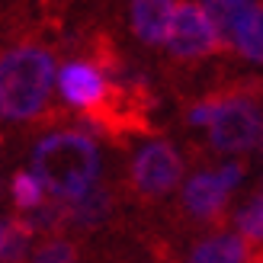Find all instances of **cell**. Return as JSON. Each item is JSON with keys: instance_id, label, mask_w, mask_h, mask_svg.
<instances>
[{"instance_id": "cell-15", "label": "cell", "mask_w": 263, "mask_h": 263, "mask_svg": "<svg viewBox=\"0 0 263 263\" xmlns=\"http://www.w3.org/2000/svg\"><path fill=\"white\" fill-rule=\"evenodd\" d=\"M29 263H81V254H77L74 241L55 234V238H42L32 247Z\"/></svg>"}, {"instance_id": "cell-11", "label": "cell", "mask_w": 263, "mask_h": 263, "mask_svg": "<svg viewBox=\"0 0 263 263\" xmlns=\"http://www.w3.org/2000/svg\"><path fill=\"white\" fill-rule=\"evenodd\" d=\"M35 231L23 215L0 212V263H29Z\"/></svg>"}, {"instance_id": "cell-14", "label": "cell", "mask_w": 263, "mask_h": 263, "mask_svg": "<svg viewBox=\"0 0 263 263\" xmlns=\"http://www.w3.org/2000/svg\"><path fill=\"white\" fill-rule=\"evenodd\" d=\"M234 221H238V234L247 241V251H263V193L254 196Z\"/></svg>"}, {"instance_id": "cell-3", "label": "cell", "mask_w": 263, "mask_h": 263, "mask_svg": "<svg viewBox=\"0 0 263 263\" xmlns=\"http://www.w3.org/2000/svg\"><path fill=\"white\" fill-rule=\"evenodd\" d=\"M55 97L64 109L84 119H100V112L112 106L119 97L116 87V64L109 58H68L58 64Z\"/></svg>"}, {"instance_id": "cell-4", "label": "cell", "mask_w": 263, "mask_h": 263, "mask_svg": "<svg viewBox=\"0 0 263 263\" xmlns=\"http://www.w3.org/2000/svg\"><path fill=\"white\" fill-rule=\"evenodd\" d=\"M212 97H215V116L209 122V144L221 154L251 151L263 132V119L254 97H247L244 90H228V93H212Z\"/></svg>"}, {"instance_id": "cell-12", "label": "cell", "mask_w": 263, "mask_h": 263, "mask_svg": "<svg viewBox=\"0 0 263 263\" xmlns=\"http://www.w3.org/2000/svg\"><path fill=\"white\" fill-rule=\"evenodd\" d=\"M186 263H247V241L231 231L212 234L193 247Z\"/></svg>"}, {"instance_id": "cell-9", "label": "cell", "mask_w": 263, "mask_h": 263, "mask_svg": "<svg viewBox=\"0 0 263 263\" xmlns=\"http://www.w3.org/2000/svg\"><path fill=\"white\" fill-rule=\"evenodd\" d=\"M109 215H112V193L103 183L87 190L81 199L68 202V228L90 231V228H100Z\"/></svg>"}, {"instance_id": "cell-18", "label": "cell", "mask_w": 263, "mask_h": 263, "mask_svg": "<svg viewBox=\"0 0 263 263\" xmlns=\"http://www.w3.org/2000/svg\"><path fill=\"white\" fill-rule=\"evenodd\" d=\"M199 4H209V0H199Z\"/></svg>"}, {"instance_id": "cell-19", "label": "cell", "mask_w": 263, "mask_h": 263, "mask_svg": "<svg viewBox=\"0 0 263 263\" xmlns=\"http://www.w3.org/2000/svg\"><path fill=\"white\" fill-rule=\"evenodd\" d=\"M0 186H4V183H0Z\"/></svg>"}, {"instance_id": "cell-5", "label": "cell", "mask_w": 263, "mask_h": 263, "mask_svg": "<svg viewBox=\"0 0 263 263\" xmlns=\"http://www.w3.org/2000/svg\"><path fill=\"white\" fill-rule=\"evenodd\" d=\"M164 48L177 61H202V58H212L218 51H225L228 45L218 32L212 13L205 10V4H199V0H180L174 23L167 29Z\"/></svg>"}, {"instance_id": "cell-1", "label": "cell", "mask_w": 263, "mask_h": 263, "mask_svg": "<svg viewBox=\"0 0 263 263\" xmlns=\"http://www.w3.org/2000/svg\"><path fill=\"white\" fill-rule=\"evenodd\" d=\"M58 58L42 42H13L0 48V122L32 125L55 100Z\"/></svg>"}, {"instance_id": "cell-13", "label": "cell", "mask_w": 263, "mask_h": 263, "mask_svg": "<svg viewBox=\"0 0 263 263\" xmlns=\"http://www.w3.org/2000/svg\"><path fill=\"white\" fill-rule=\"evenodd\" d=\"M205 10L212 13V20H215V26H218L221 39H225V45L231 48L234 35H238L244 26L257 16L260 4H257V0H209Z\"/></svg>"}, {"instance_id": "cell-6", "label": "cell", "mask_w": 263, "mask_h": 263, "mask_svg": "<svg viewBox=\"0 0 263 263\" xmlns=\"http://www.w3.org/2000/svg\"><path fill=\"white\" fill-rule=\"evenodd\" d=\"M180 180H183V157L170 141L151 138L132 154L128 183L141 199H161L180 186Z\"/></svg>"}, {"instance_id": "cell-8", "label": "cell", "mask_w": 263, "mask_h": 263, "mask_svg": "<svg viewBox=\"0 0 263 263\" xmlns=\"http://www.w3.org/2000/svg\"><path fill=\"white\" fill-rule=\"evenodd\" d=\"M180 0H128V26L141 45H164Z\"/></svg>"}, {"instance_id": "cell-16", "label": "cell", "mask_w": 263, "mask_h": 263, "mask_svg": "<svg viewBox=\"0 0 263 263\" xmlns=\"http://www.w3.org/2000/svg\"><path fill=\"white\" fill-rule=\"evenodd\" d=\"M231 48L238 51V55H244L247 61H257L263 64V7L257 10V16L244 26V29L234 35Z\"/></svg>"}, {"instance_id": "cell-10", "label": "cell", "mask_w": 263, "mask_h": 263, "mask_svg": "<svg viewBox=\"0 0 263 263\" xmlns=\"http://www.w3.org/2000/svg\"><path fill=\"white\" fill-rule=\"evenodd\" d=\"M7 193H10V202H13V209H16V215H29V212L42 209L51 199L48 186L42 183V177H39L29 164L13 170V177L7 183Z\"/></svg>"}, {"instance_id": "cell-7", "label": "cell", "mask_w": 263, "mask_h": 263, "mask_svg": "<svg viewBox=\"0 0 263 263\" xmlns=\"http://www.w3.org/2000/svg\"><path fill=\"white\" fill-rule=\"evenodd\" d=\"M228 196L231 186L221 180L218 170H202V174H193L183 183V209L196 221H221Z\"/></svg>"}, {"instance_id": "cell-17", "label": "cell", "mask_w": 263, "mask_h": 263, "mask_svg": "<svg viewBox=\"0 0 263 263\" xmlns=\"http://www.w3.org/2000/svg\"><path fill=\"white\" fill-rule=\"evenodd\" d=\"M0 148H4V132H0Z\"/></svg>"}, {"instance_id": "cell-2", "label": "cell", "mask_w": 263, "mask_h": 263, "mask_svg": "<svg viewBox=\"0 0 263 263\" xmlns=\"http://www.w3.org/2000/svg\"><path fill=\"white\" fill-rule=\"evenodd\" d=\"M29 167L42 177L51 199L74 202L100 183L103 151L87 128H48L29 144Z\"/></svg>"}]
</instances>
